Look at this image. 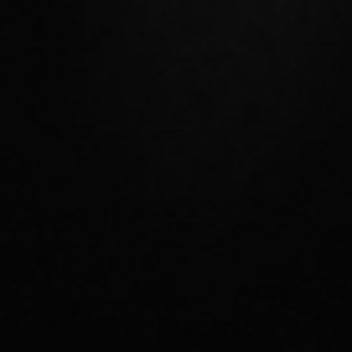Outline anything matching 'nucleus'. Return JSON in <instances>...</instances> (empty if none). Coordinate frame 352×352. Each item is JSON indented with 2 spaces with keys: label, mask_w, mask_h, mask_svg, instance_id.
<instances>
[]
</instances>
